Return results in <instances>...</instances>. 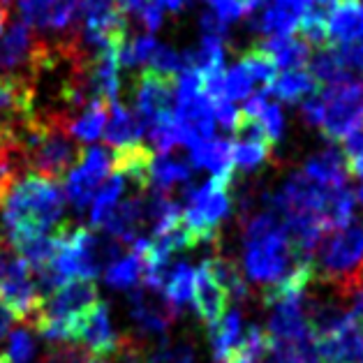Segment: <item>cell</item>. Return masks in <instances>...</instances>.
<instances>
[{
  "instance_id": "cell-6",
  "label": "cell",
  "mask_w": 363,
  "mask_h": 363,
  "mask_svg": "<svg viewBox=\"0 0 363 363\" xmlns=\"http://www.w3.org/2000/svg\"><path fill=\"white\" fill-rule=\"evenodd\" d=\"M44 294L38 287L28 262L14 247L0 243V303L14 315L16 322H35Z\"/></svg>"
},
{
  "instance_id": "cell-17",
  "label": "cell",
  "mask_w": 363,
  "mask_h": 363,
  "mask_svg": "<svg viewBox=\"0 0 363 363\" xmlns=\"http://www.w3.org/2000/svg\"><path fill=\"white\" fill-rule=\"evenodd\" d=\"M102 137H104V144L111 146L113 150L132 146V144H141V137H144V123H141L137 113L130 111L125 104L111 102L107 125H104Z\"/></svg>"
},
{
  "instance_id": "cell-35",
  "label": "cell",
  "mask_w": 363,
  "mask_h": 363,
  "mask_svg": "<svg viewBox=\"0 0 363 363\" xmlns=\"http://www.w3.org/2000/svg\"><path fill=\"white\" fill-rule=\"evenodd\" d=\"M213 116L220 128L234 132L238 128V121H241V109H236L234 102L227 100V97H220V100L213 102Z\"/></svg>"
},
{
  "instance_id": "cell-12",
  "label": "cell",
  "mask_w": 363,
  "mask_h": 363,
  "mask_svg": "<svg viewBox=\"0 0 363 363\" xmlns=\"http://www.w3.org/2000/svg\"><path fill=\"white\" fill-rule=\"evenodd\" d=\"M181 310L176 308L160 287L141 282L130 294V315L141 333H167L179 320Z\"/></svg>"
},
{
  "instance_id": "cell-45",
  "label": "cell",
  "mask_w": 363,
  "mask_h": 363,
  "mask_svg": "<svg viewBox=\"0 0 363 363\" xmlns=\"http://www.w3.org/2000/svg\"><path fill=\"white\" fill-rule=\"evenodd\" d=\"M5 21H7V12L0 7V33H3V28H5Z\"/></svg>"
},
{
  "instance_id": "cell-22",
  "label": "cell",
  "mask_w": 363,
  "mask_h": 363,
  "mask_svg": "<svg viewBox=\"0 0 363 363\" xmlns=\"http://www.w3.org/2000/svg\"><path fill=\"white\" fill-rule=\"evenodd\" d=\"M320 91V84L315 82V77L308 69H287V72L278 74L269 86V95H276L278 100L296 104L303 97H310Z\"/></svg>"
},
{
  "instance_id": "cell-41",
  "label": "cell",
  "mask_w": 363,
  "mask_h": 363,
  "mask_svg": "<svg viewBox=\"0 0 363 363\" xmlns=\"http://www.w3.org/2000/svg\"><path fill=\"white\" fill-rule=\"evenodd\" d=\"M148 0H118V7L123 10V14H139L146 7Z\"/></svg>"
},
{
  "instance_id": "cell-31",
  "label": "cell",
  "mask_w": 363,
  "mask_h": 363,
  "mask_svg": "<svg viewBox=\"0 0 363 363\" xmlns=\"http://www.w3.org/2000/svg\"><path fill=\"white\" fill-rule=\"evenodd\" d=\"M35 352H38V345H35L33 331L23 326V329H16L10 333V338H7V354H5L10 363H33Z\"/></svg>"
},
{
  "instance_id": "cell-26",
  "label": "cell",
  "mask_w": 363,
  "mask_h": 363,
  "mask_svg": "<svg viewBox=\"0 0 363 363\" xmlns=\"http://www.w3.org/2000/svg\"><path fill=\"white\" fill-rule=\"evenodd\" d=\"M104 278L113 287V289H130L137 287L139 282H144V262L141 257L132 250L125 257H118L116 262H111L107 271H104Z\"/></svg>"
},
{
  "instance_id": "cell-3",
  "label": "cell",
  "mask_w": 363,
  "mask_h": 363,
  "mask_svg": "<svg viewBox=\"0 0 363 363\" xmlns=\"http://www.w3.org/2000/svg\"><path fill=\"white\" fill-rule=\"evenodd\" d=\"M97 303V287L93 280H67L42 301V308L35 317V329L49 342L74 340L77 326L84 315Z\"/></svg>"
},
{
  "instance_id": "cell-20",
  "label": "cell",
  "mask_w": 363,
  "mask_h": 363,
  "mask_svg": "<svg viewBox=\"0 0 363 363\" xmlns=\"http://www.w3.org/2000/svg\"><path fill=\"white\" fill-rule=\"evenodd\" d=\"M259 47L276 60L278 69H306L310 58H313V47L296 35H285V38H267L259 42Z\"/></svg>"
},
{
  "instance_id": "cell-44",
  "label": "cell",
  "mask_w": 363,
  "mask_h": 363,
  "mask_svg": "<svg viewBox=\"0 0 363 363\" xmlns=\"http://www.w3.org/2000/svg\"><path fill=\"white\" fill-rule=\"evenodd\" d=\"M16 5H19V0H0V7H3L7 14H10L12 7H16Z\"/></svg>"
},
{
  "instance_id": "cell-37",
  "label": "cell",
  "mask_w": 363,
  "mask_h": 363,
  "mask_svg": "<svg viewBox=\"0 0 363 363\" xmlns=\"http://www.w3.org/2000/svg\"><path fill=\"white\" fill-rule=\"evenodd\" d=\"M301 116H303V121L308 123V125L320 128L322 116H324V102H322L320 91H317L315 95H310L308 100H303V104H301Z\"/></svg>"
},
{
  "instance_id": "cell-43",
  "label": "cell",
  "mask_w": 363,
  "mask_h": 363,
  "mask_svg": "<svg viewBox=\"0 0 363 363\" xmlns=\"http://www.w3.org/2000/svg\"><path fill=\"white\" fill-rule=\"evenodd\" d=\"M155 5H160L162 10L167 12H172V14H179L183 10V5H185V0H153Z\"/></svg>"
},
{
  "instance_id": "cell-13",
  "label": "cell",
  "mask_w": 363,
  "mask_h": 363,
  "mask_svg": "<svg viewBox=\"0 0 363 363\" xmlns=\"http://www.w3.org/2000/svg\"><path fill=\"white\" fill-rule=\"evenodd\" d=\"M74 340L84 342V347L100 359H109L111 354L121 347L123 335H118L116 329H113L107 303L97 301V303L88 310L84 315V320L77 326Z\"/></svg>"
},
{
  "instance_id": "cell-36",
  "label": "cell",
  "mask_w": 363,
  "mask_h": 363,
  "mask_svg": "<svg viewBox=\"0 0 363 363\" xmlns=\"http://www.w3.org/2000/svg\"><path fill=\"white\" fill-rule=\"evenodd\" d=\"M208 3H211V12L218 14L225 23L236 21L247 14L245 0H208Z\"/></svg>"
},
{
  "instance_id": "cell-16",
  "label": "cell",
  "mask_w": 363,
  "mask_h": 363,
  "mask_svg": "<svg viewBox=\"0 0 363 363\" xmlns=\"http://www.w3.org/2000/svg\"><path fill=\"white\" fill-rule=\"evenodd\" d=\"M301 172H303L310 181L322 185V188H342V185H347V176H350L347 160H345L342 150L333 146L310 155Z\"/></svg>"
},
{
  "instance_id": "cell-9",
  "label": "cell",
  "mask_w": 363,
  "mask_h": 363,
  "mask_svg": "<svg viewBox=\"0 0 363 363\" xmlns=\"http://www.w3.org/2000/svg\"><path fill=\"white\" fill-rule=\"evenodd\" d=\"M320 363H363V326L350 310L338 320L313 331Z\"/></svg>"
},
{
  "instance_id": "cell-28",
  "label": "cell",
  "mask_w": 363,
  "mask_h": 363,
  "mask_svg": "<svg viewBox=\"0 0 363 363\" xmlns=\"http://www.w3.org/2000/svg\"><path fill=\"white\" fill-rule=\"evenodd\" d=\"M271 363H317L315 342H285L269 340Z\"/></svg>"
},
{
  "instance_id": "cell-7",
  "label": "cell",
  "mask_w": 363,
  "mask_h": 363,
  "mask_svg": "<svg viewBox=\"0 0 363 363\" xmlns=\"http://www.w3.org/2000/svg\"><path fill=\"white\" fill-rule=\"evenodd\" d=\"M82 0H19V19L47 42L63 44L77 33Z\"/></svg>"
},
{
  "instance_id": "cell-18",
  "label": "cell",
  "mask_w": 363,
  "mask_h": 363,
  "mask_svg": "<svg viewBox=\"0 0 363 363\" xmlns=\"http://www.w3.org/2000/svg\"><path fill=\"white\" fill-rule=\"evenodd\" d=\"M363 42V0H338L329 16V44Z\"/></svg>"
},
{
  "instance_id": "cell-8",
  "label": "cell",
  "mask_w": 363,
  "mask_h": 363,
  "mask_svg": "<svg viewBox=\"0 0 363 363\" xmlns=\"http://www.w3.org/2000/svg\"><path fill=\"white\" fill-rule=\"evenodd\" d=\"M320 95L324 102V116L320 123L322 135L329 141H342L363 116V79L324 86Z\"/></svg>"
},
{
  "instance_id": "cell-19",
  "label": "cell",
  "mask_w": 363,
  "mask_h": 363,
  "mask_svg": "<svg viewBox=\"0 0 363 363\" xmlns=\"http://www.w3.org/2000/svg\"><path fill=\"white\" fill-rule=\"evenodd\" d=\"M192 179V164L190 160H183V157L169 153H162L160 157H153V164H150V183H153V190L157 192H167L176 197L179 188H188V183Z\"/></svg>"
},
{
  "instance_id": "cell-39",
  "label": "cell",
  "mask_w": 363,
  "mask_h": 363,
  "mask_svg": "<svg viewBox=\"0 0 363 363\" xmlns=\"http://www.w3.org/2000/svg\"><path fill=\"white\" fill-rule=\"evenodd\" d=\"M199 23H201V33L203 35H218V38H225V35H227V23L213 12L203 14Z\"/></svg>"
},
{
  "instance_id": "cell-27",
  "label": "cell",
  "mask_w": 363,
  "mask_h": 363,
  "mask_svg": "<svg viewBox=\"0 0 363 363\" xmlns=\"http://www.w3.org/2000/svg\"><path fill=\"white\" fill-rule=\"evenodd\" d=\"M245 69L247 74L252 77L255 84H262L264 91H269V86L273 84V79L278 77V65L276 60H273L267 51H264L259 44H255V47H250L245 51V54L241 56V60H238Z\"/></svg>"
},
{
  "instance_id": "cell-24",
  "label": "cell",
  "mask_w": 363,
  "mask_h": 363,
  "mask_svg": "<svg viewBox=\"0 0 363 363\" xmlns=\"http://www.w3.org/2000/svg\"><path fill=\"white\" fill-rule=\"evenodd\" d=\"M194 278H197V269H192L188 262L172 264L162 278V291L167 298L172 301L176 308H183L190 303L194 294Z\"/></svg>"
},
{
  "instance_id": "cell-23",
  "label": "cell",
  "mask_w": 363,
  "mask_h": 363,
  "mask_svg": "<svg viewBox=\"0 0 363 363\" xmlns=\"http://www.w3.org/2000/svg\"><path fill=\"white\" fill-rule=\"evenodd\" d=\"M107 116H109V104L102 100H93L67 123V130L77 141L93 144V141L102 137L104 125H107Z\"/></svg>"
},
{
  "instance_id": "cell-5",
  "label": "cell",
  "mask_w": 363,
  "mask_h": 363,
  "mask_svg": "<svg viewBox=\"0 0 363 363\" xmlns=\"http://www.w3.org/2000/svg\"><path fill=\"white\" fill-rule=\"evenodd\" d=\"M234 181L227 179H211L199 185V188H190L185 199V206L181 216V225L188 234L192 247L199 243H216L218 241V229L220 223L229 216L232 208V188Z\"/></svg>"
},
{
  "instance_id": "cell-10",
  "label": "cell",
  "mask_w": 363,
  "mask_h": 363,
  "mask_svg": "<svg viewBox=\"0 0 363 363\" xmlns=\"http://www.w3.org/2000/svg\"><path fill=\"white\" fill-rule=\"evenodd\" d=\"M135 102L137 116L144 128L153 125L155 121L174 116L176 107V77L155 72V69H141L135 79Z\"/></svg>"
},
{
  "instance_id": "cell-15",
  "label": "cell",
  "mask_w": 363,
  "mask_h": 363,
  "mask_svg": "<svg viewBox=\"0 0 363 363\" xmlns=\"http://www.w3.org/2000/svg\"><path fill=\"white\" fill-rule=\"evenodd\" d=\"M190 164L194 169H206L213 179L234 181L232 141L223 137H211L190 148Z\"/></svg>"
},
{
  "instance_id": "cell-34",
  "label": "cell",
  "mask_w": 363,
  "mask_h": 363,
  "mask_svg": "<svg viewBox=\"0 0 363 363\" xmlns=\"http://www.w3.org/2000/svg\"><path fill=\"white\" fill-rule=\"evenodd\" d=\"M148 67L155 69V72L176 77L179 72H183V58L172 47H167V44H157L155 51L148 58Z\"/></svg>"
},
{
  "instance_id": "cell-47",
  "label": "cell",
  "mask_w": 363,
  "mask_h": 363,
  "mask_svg": "<svg viewBox=\"0 0 363 363\" xmlns=\"http://www.w3.org/2000/svg\"><path fill=\"white\" fill-rule=\"evenodd\" d=\"M0 363H10V359H7L5 354H0Z\"/></svg>"
},
{
  "instance_id": "cell-29",
  "label": "cell",
  "mask_w": 363,
  "mask_h": 363,
  "mask_svg": "<svg viewBox=\"0 0 363 363\" xmlns=\"http://www.w3.org/2000/svg\"><path fill=\"white\" fill-rule=\"evenodd\" d=\"M157 42L153 35H137V38H128L125 47L121 49L118 60H121V67H128V69H135L139 65L148 63L150 54L155 51Z\"/></svg>"
},
{
  "instance_id": "cell-46",
  "label": "cell",
  "mask_w": 363,
  "mask_h": 363,
  "mask_svg": "<svg viewBox=\"0 0 363 363\" xmlns=\"http://www.w3.org/2000/svg\"><path fill=\"white\" fill-rule=\"evenodd\" d=\"M357 201L361 203V208H363V185L359 188V192H357Z\"/></svg>"
},
{
  "instance_id": "cell-2",
  "label": "cell",
  "mask_w": 363,
  "mask_h": 363,
  "mask_svg": "<svg viewBox=\"0 0 363 363\" xmlns=\"http://www.w3.org/2000/svg\"><path fill=\"white\" fill-rule=\"evenodd\" d=\"M296 264V252L282 218L271 206L243 220V271L245 280L271 287Z\"/></svg>"
},
{
  "instance_id": "cell-21",
  "label": "cell",
  "mask_w": 363,
  "mask_h": 363,
  "mask_svg": "<svg viewBox=\"0 0 363 363\" xmlns=\"http://www.w3.org/2000/svg\"><path fill=\"white\" fill-rule=\"evenodd\" d=\"M255 14L252 26L259 33L269 35V38H285V35H294L298 30V19L301 14L291 7L269 0L267 5L259 7Z\"/></svg>"
},
{
  "instance_id": "cell-42",
  "label": "cell",
  "mask_w": 363,
  "mask_h": 363,
  "mask_svg": "<svg viewBox=\"0 0 363 363\" xmlns=\"http://www.w3.org/2000/svg\"><path fill=\"white\" fill-rule=\"evenodd\" d=\"M347 172L363 181V150H359L357 155L347 157Z\"/></svg>"
},
{
  "instance_id": "cell-14",
  "label": "cell",
  "mask_w": 363,
  "mask_h": 363,
  "mask_svg": "<svg viewBox=\"0 0 363 363\" xmlns=\"http://www.w3.org/2000/svg\"><path fill=\"white\" fill-rule=\"evenodd\" d=\"M192 303H194V310H197L199 320L208 326V331H213L216 326L223 322V317L227 315L229 294H227V289L220 285V280L216 276L213 267H211L208 257L199 264V269H197Z\"/></svg>"
},
{
  "instance_id": "cell-32",
  "label": "cell",
  "mask_w": 363,
  "mask_h": 363,
  "mask_svg": "<svg viewBox=\"0 0 363 363\" xmlns=\"http://www.w3.org/2000/svg\"><path fill=\"white\" fill-rule=\"evenodd\" d=\"M40 363H107V359L95 357V354H91L86 347H79V345L56 342Z\"/></svg>"
},
{
  "instance_id": "cell-1",
  "label": "cell",
  "mask_w": 363,
  "mask_h": 363,
  "mask_svg": "<svg viewBox=\"0 0 363 363\" xmlns=\"http://www.w3.org/2000/svg\"><path fill=\"white\" fill-rule=\"evenodd\" d=\"M65 190L54 179L23 174L0 201V243L16 247L63 227Z\"/></svg>"
},
{
  "instance_id": "cell-33",
  "label": "cell",
  "mask_w": 363,
  "mask_h": 363,
  "mask_svg": "<svg viewBox=\"0 0 363 363\" xmlns=\"http://www.w3.org/2000/svg\"><path fill=\"white\" fill-rule=\"evenodd\" d=\"M255 82L252 77L247 74V69L236 63L234 67L225 69V97L227 100H247L252 95Z\"/></svg>"
},
{
  "instance_id": "cell-4",
  "label": "cell",
  "mask_w": 363,
  "mask_h": 363,
  "mask_svg": "<svg viewBox=\"0 0 363 363\" xmlns=\"http://www.w3.org/2000/svg\"><path fill=\"white\" fill-rule=\"evenodd\" d=\"M315 280L331 285L335 294H342L363 273V225L333 229L313 255Z\"/></svg>"
},
{
  "instance_id": "cell-48",
  "label": "cell",
  "mask_w": 363,
  "mask_h": 363,
  "mask_svg": "<svg viewBox=\"0 0 363 363\" xmlns=\"http://www.w3.org/2000/svg\"><path fill=\"white\" fill-rule=\"evenodd\" d=\"M213 363H229V361H227V359H220V357H216V359H213Z\"/></svg>"
},
{
  "instance_id": "cell-40",
  "label": "cell",
  "mask_w": 363,
  "mask_h": 363,
  "mask_svg": "<svg viewBox=\"0 0 363 363\" xmlns=\"http://www.w3.org/2000/svg\"><path fill=\"white\" fill-rule=\"evenodd\" d=\"M12 322H14V315L7 310L3 303H0V342H3L7 335L12 331Z\"/></svg>"
},
{
  "instance_id": "cell-11",
  "label": "cell",
  "mask_w": 363,
  "mask_h": 363,
  "mask_svg": "<svg viewBox=\"0 0 363 363\" xmlns=\"http://www.w3.org/2000/svg\"><path fill=\"white\" fill-rule=\"evenodd\" d=\"M111 157L104 153V148L91 146L84 150L79 162L67 172L65 197L77 211H84L93 201L97 188L109 179Z\"/></svg>"
},
{
  "instance_id": "cell-25",
  "label": "cell",
  "mask_w": 363,
  "mask_h": 363,
  "mask_svg": "<svg viewBox=\"0 0 363 363\" xmlns=\"http://www.w3.org/2000/svg\"><path fill=\"white\" fill-rule=\"evenodd\" d=\"M243 317L238 310H227V315L223 317L213 331H211V345H213V352L216 357L220 359H227L232 354L238 342L243 338Z\"/></svg>"
},
{
  "instance_id": "cell-30",
  "label": "cell",
  "mask_w": 363,
  "mask_h": 363,
  "mask_svg": "<svg viewBox=\"0 0 363 363\" xmlns=\"http://www.w3.org/2000/svg\"><path fill=\"white\" fill-rule=\"evenodd\" d=\"M146 363H197V352L188 340H164L153 354H148Z\"/></svg>"
},
{
  "instance_id": "cell-38",
  "label": "cell",
  "mask_w": 363,
  "mask_h": 363,
  "mask_svg": "<svg viewBox=\"0 0 363 363\" xmlns=\"http://www.w3.org/2000/svg\"><path fill=\"white\" fill-rule=\"evenodd\" d=\"M139 21H141V26L148 30V35L150 33H155V30H160V26H162V21H164V10L160 5H155L153 0H148L146 3V7L141 10L139 14Z\"/></svg>"
}]
</instances>
